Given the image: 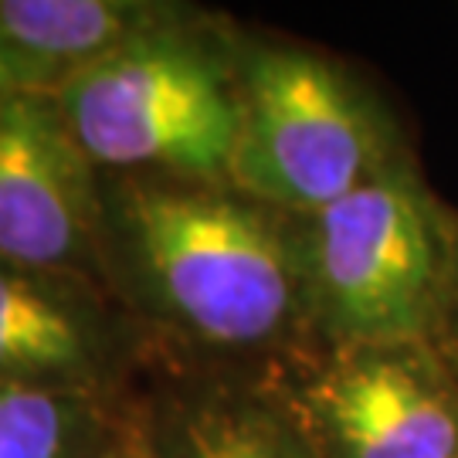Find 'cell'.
Here are the masks:
<instances>
[{"instance_id":"1","label":"cell","mask_w":458,"mask_h":458,"mask_svg":"<svg viewBox=\"0 0 458 458\" xmlns=\"http://www.w3.org/2000/svg\"><path fill=\"white\" fill-rule=\"evenodd\" d=\"M98 262L149 336L265 363L310 344L293 221L231 183L102 174Z\"/></svg>"},{"instance_id":"2","label":"cell","mask_w":458,"mask_h":458,"mask_svg":"<svg viewBox=\"0 0 458 458\" xmlns=\"http://www.w3.org/2000/svg\"><path fill=\"white\" fill-rule=\"evenodd\" d=\"M238 45L242 34L194 11L72 75L51 96L102 174L228 183Z\"/></svg>"},{"instance_id":"3","label":"cell","mask_w":458,"mask_h":458,"mask_svg":"<svg viewBox=\"0 0 458 458\" xmlns=\"http://www.w3.org/2000/svg\"><path fill=\"white\" fill-rule=\"evenodd\" d=\"M306 282L310 344H431L458 217L408 157L316 214H289Z\"/></svg>"},{"instance_id":"4","label":"cell","mask_w":458,"mask_h":458,"mask_svg":"<svg viewBox=\"0 0 458 458\" xmlns=\"http://www.w3.org/2000/svg\"><path fill=\"white\" fill-rule=\"evenodd\" d=\"M408 157L380 98L319 51L242 38L228 183L282 214H316Z\"/></svg>"},{"instance_id":"5","label":"cell","mask_w":458,"mask_h":458,"mask_svg":"<svg viewBox=\"0 0 458 458\" xmlns=\"http://www.w3.org/2000/svg\"><path fill=\"white\" fill-rule=\"evenodd\" d=\"M262 380L319 458H458V374L431 344H306Z\"/></svg>"},{"instance_id":"6","label":"cell","mask_w":458,"mask_h":458,"mask_svg":"<svg viewBox=\"0 0 458 458\" xmlns=\"http://www.w3.org/2000/svg\"><path fill=\"white\" fill-rule=\"evenodd\" d=\"M149 333L102 282L0 262V384L132 401Z\"/></svg>"},{"instance_id":"7","label":"cell","mask_w":458,"mask_h":458,"mask_svg":"<svg viewBox=\"0 0 458 458\" xmlns=\"http://www.w3.org/2000/svg\"><path fill=\"white\" fill-rule=\"evenodd\" d=\"M102 170L55 96L0 109V262L102 282Z\"/></svg>"},{"instance_id":"8","label":"cell","mask_w":458,"mask_h":458,"mask_svg":"<svg viewBox=\"0 0 458 458\" xmlns=\"http://www.w3.org/2000/svg\"><path fill=\"white\" fill-rule=\"evenodd\" d=\"M132 408L153 458H319L262 377H174Z\"/></svg>"},{"instance_id":"9","label":"cell","mask_w":458,"mask_h":458,"mask_svg":"<svg viewBox=\"0 0 458 458\" xmlns=\"http://www.w3.org/2000/svg\"><path fill=\"white\" fill-rule=\"evenodd\" d=\"M197 7L166 0H0V51L21 92L55 89Z\"/></svg>"},{"instance_id":"10","label":"cell","mask_w":458,"mask_h":458,"mask_svg":"<svg viewBox=\"0 0 458 458\" xmlns=\"http://www.w3.org/2000/svg\"><path fill=\"white\" fill-rule=\"evenodd\" d=\"M130 418L132 401L0 384V458H106Z\"/></svg>"},{"instance_id":"11","label":"cell","mask_w":458,"mask_h":458,"mask_svg":"<svg viewBox=\"0 0 458 458\" xmlns=\"http://www.w3.org/2000/svg\"><path fill=\"white\" fill-rule=\"evenodd\" d=\"M431 346L445 357V363L458 374V234L455 251H452V272H448V289H445V306L438 316V329Z\"/></svg>"},{"instance_id":"12","label":"cell","mask_w":458,"mask_h":458,"mask_svg":"<svg viewBox=\"0 0 458 458\" xmlns=\"http://www.w3.org/2000/svg\"><path fill=\"white\" fill-rule=\"evenodd\" d=\"M106 458H153V455H149L147 435H143V428H140V418H136V408H132L130 428H126L123 442L115 445V448Z\"/></svg>"},{"instance_id":"13","label":"cell","mask_w":458,"mask_h":458,"mask_svg":"<svg viewBox=\"0 0 458 458\" xmlns=\"http://www.w3.org/2000/svg\"><path fill=\"white\" fill-rule=\"evenodd\" d=\"M17 96H24V92H21V85L14 82V75H11V65H7L4 51H0V109H4V106H11Z\"/></svg>"}]
</instances>
